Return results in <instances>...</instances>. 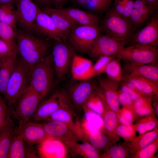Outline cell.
I'll list each match as a JSON object with an SVG mask.
<instances>
[{
    "label": "cell",
    "mask_w": 158,
    "mask_h": 158,
    "mask_svg": "<svg viewBox=\"0 0 158 158\" xmlns=\"http://www.w3.org/2000/svg\"><path fill=\"white\" fill-rule=\"evenodd\" d=\"M27 145H26L25 158L39 157L38 152L32 146Z\"/></svg>",
    "instance_id": "cell-51"
},
{
    "label": "cell",
    "mask_w": 158,
    "mask_h": 158,
    "mask_svg": "<svg viewBox=\"0 0 158 158\" xmlns=\"http://www.w3.org/2000/svg\"><path fill=\"white\" fill-rule=\"evenodd\" d=\"M83 131L85 141L91 144L98 151L104 150L114 143L102 131L96 130L89 131Z\"/></svg>",
    "instance_id": "cell-29"
},
{
    "label": "cell",
    "mask_w": 158,
    "mask_h": 158,
    "mask_svg": "<svg viewBox=\"0 0 158 158\" xmlns=\"http://www.w3.org/2000/svg\"><path fill=\"white\" fill-rule=\"evenodd\" d=\"M121 82L119 86L120 90L129 95L133 101L141 97L130 89L125 82L123 80Z\"/></svg>",
    "instance_id": "cell-48"
},
{
    "label": "cell",
    "mask_w": 158,
    "mask_h": 158,
    "mask_svg": "<svg viewBox=\"0 0 158 158\" xmlns=\"http://www.w3.org/2000/svg\"><path fill=\"white\" fill-rule=\"evenodd\" d=\"M148 5L157 10L158 0H145Z\"/></svg>",
    "instance_id": "cell-56"
},
{
    "label": "cell",
    "mask_w": 158,
    "mask_h": 158,
    "mask_svg": "<svg viewBox=\"0 0 158 158\" xmlns=\"http://www.w3.org/2000/svg\"><path fill=\"white\" fill-rule=\"evenodd\" d=\"M42 123L48 137L59 139L63 142L78 140L85 141L82 133L67 124L54 120Z\"/></svg>",
    "instance_id": "cell-12"
},
{
    "label": "cell",
    "mask_w": 158,
    "mask_h": 158,
    "mask_svg": "<svg viewBox=\"0 0 158 158\" xmlns=\"http://www.w3.org/2000/svg\"><path fill=\"white\" fill-rule=\"evenodd\" d=\"M58 9L77 25H99L100 21L99 15L78 8L70 7Z\"/></svg>",
    "instance_id": "cell-20"
},
{
    "label": "cell",
    "mask_w": 158,
    "mask_h": 158,
    "mask_svg": "<svg viewBox=\"0 0 158 158\" xmlns=\"http://www.w3.org/2000/svg\"><path fill=\"white\" fill-rule=\"evenodd\" d=\"M39 157L66 158L68 151L65 143L62 140L48 137L38 144L37 148Z\"/></svg>",
    "instance_id": "cell-17"
},
{
    "label": "cell",
    "mask_w": 158,
    "mask_h": 158,
    "mask_svg": "<svg viewBox=\"0 0 158 158\" xmlns=\"http://www.w3.org/2000/svg\"><path fill=\"white\" fill-rule=\"evenodd\" d=\"M158 127L153 130L136 136L132 140L127 144L129 153L132 156L142 149L149 145L158 137Z\"/></svg>",
    "instance_id": "cell-28"
},
{
    "label": "cell",
    "mask_w": 158,
    "mask_h": 158,
    "mask_svg": "<svg viewBox=\"0 0 158 158\" xmlns=\"http://www.w3.org/2000/svg\"><path fill=\"white\" fill-rule=\"evenodd\" d=\"M134 125H126L119 123L116 129V133L126 142L132 140L136 136Z\"/></svg>",
    "instance_id": "cell-40"
},
{
    "label": "cell",
    "mask_w": 158,
    "mask_h": 158,
    "mask_svg": "<svg viewBox=\"0 0 158 158\" xmlns=\"http://www.w3.org/2000/svg\"><path fill=\"white\" fill-rule=\"evenodd\" d=\"M92 61L75 52L71 67L72 76L75 80L81 81L94 77Z\"/></svg>",
    "instance_id": "cell-22"
},
{
    "label": "cell",
    "mask_w": 158,
    "mask_h": 158,
    "mask_svg": "<svg viewBox=\"0 0 158 158\" xmlns=\"http://www.w3.org/2000/svg\"><path fill=\"white\" fill-rule=\"evenodd\" d=\"M55 78L51 54H47L33 68L30 87L40 95L43 99L53 89Z\"/></svg>",
    "instance_id": "cell-3"
},
{
    "label": "cell",
    "mask_w": 158,
    "mask_h": 158,
    "mask_svg": "<svg viewBox=\"0 0 158 158\" xmlns=\"http://www.w3.org/2000/svg\"><path fill=\"white\" fill-rule=\"evenodd\" d=\"M157 11L148 5L142 8H133L129 20L134 33L138 29L144 25Z\"/></svg>",
    "instance_id": "cell-27"
},
{
    "label": "cell",
    "mask_w": 158,
    "mask_h": 158,
    "mask_svg": "<svg viewBox=\"0 0 158 158\" xmlns=\"http://www.w3.org/2000/svg\"><path fill=\"white\" fill-rule=\"evenodd\" d=\"M50 38L36 35L20 29L17 33V51L19 58L33 68L47 54L53 43Z\"/></svg>",
    "instance_id": "cell-1"
},
{
    "label": "cell",
    "mask_w": 158,
    "mask_h": 158,
    "mask_svg": "<svg viewBox=\"0 0 158 158\" xmlns=\"http://www.w3.org/2000/svg\"><path fill=\"white\" fill-rule=\"evenodd\" d=\"M123 74L146 79L158 86L157 63L150 64H136L126 62Z\"/></svg>",
    "instance_id": "cell-19"
},
{
    "label": "cell",
    "mask_w": 158,
    "mask_h": 158,
    "mask_svg": "<svg viewBox=\"0 0 158 158\" xmlns=\"http://www.w3.org/2000/svg\"><path fill=\"white\" fill-rule=\"evenodd\" d=\"M122 80L133 85L144 97L158 96V86L148 80L140 77L124 74Z\"/></svg>",
    "instance_id": "cell-26"
},
{
    "label": "cell",
    "mask_w": 158,
    "mask_h": 158,
    "mask_svg": "<svg viewBox=\"0 0 158 158\" xmlns=\"http://www.w3.org/2000/svg\"><path fill=\"white\" fill-rule=\"evenodd\" d=\"M0 22L7 24L14 28L18 29L15 1L0 5Z\"/></svg>",
    "instance_id": "cell-33"
},
{
    "label": "cell",
    "mask_w": 158,
    "mask_h": 158,
    "mask_svg": "<svg viewBox=\"0 0 158 158\" xmlns=\"http://www.w3.org/2000/svg\"><path fill=\"white\" fill-rule=\"evenodd\" d=\"M99 25H77L68 35L67 41L74 50L87 53L92 44L100 33Z\"/></svg>",
    "instance_id": "cell-7"
},
{
    "label": "cell",
    "mask_w": 158,
    "mask_h": 158,
    "mask_svg": "<svg viewBox=\"0 0 158 158\" xmlns=\"http://www.w3.org/2000/svg\"><path fill=\"white\" fill-rule=\"evenodd\" d=\"M113 0H90L85 10L99 15L106 12L111 8Z\"/></svg>",
    "instance_id": "cell-38"
},
{
    "label": "cell",
    "mask_w": 158,
    "mask_h": 158,
    "mask_svg": "<svg viewBox=\"0 0 158 158\" xmlns=\"http://www.w3.org/2000/svg\"><path fill=\"white\" fill-rule=\"evenodd\" d=\"M75 52L74 49L67 42L54 41L51 54L57 81L62 80L67 75L71 69Z\"/></svg>",
    "instance_id": "cell-6"
},
{
    "label": "cell",
    "mask_w": 158,
    "mask_h": 158,
    "mask_svg": "<svg viewBox=\"0 0 158 158\" xmlns=\"http://www.w3.org/2000/svg\"><path fill=\"white\" fill-rule=\"evenodd\" d=\"M61 95L59 107L47 121L54 120L63 122L74 128L83 134L81 125L68 98L66 91H61Z\"/></svg>",
    "instance_id": "cell-15"
},
{
    "label": "cell",
    "mask_w": 158,
    "mask_h": 158,
    "mask_svg": "<svg viewBox=\"0 0 158 158\" xmlns=\"http://www.w3.org/2000/svg\"><path fill=\"white\" fill-rule=\"evenodd\" d=\"M116 57L104 56L101 57L96 60L93 65L92 71L94 76L100 75L105 73L106 67L109 63Z\"/></svg>",
    "instance_id": "cell-44"
},
{
    "label": "cell",
    "mask_w": 158,
    "mask_h": 158,
    "mask_svg": "<svg viewBox=\"0 0 158 158\" xmlns=\"http://www.w3.org/2000/svg\"><path fill=\"white\" fill-rule=\"evenodd\" d=\"M61 91H56L39 104L32 118L35 121L47 120L59 107L61 102Z\"/></svg>",
    "instance_id": "cell-21"
},
{
    "label": "cell",
    "mask_w": 158,
    "mask_h": 158,
    "mask_svg": "<svg viewBox=\"0 0 158 158\" xmlns=\"http://www.w3.org/2000/svg\"><path fill=\"white\" fill-rule=\"evenodd\" d=\"M125 45L105 34L100 33L87 53L95 60L104 56L116 57Z\"/></svg>",
    "instance_id": "cell-10"
},
{
    "label": "cell",
    "mask_w": 158,
    "mask_h": 158,
    "mask_svg": "<svg viewBox=\"0 0 158 158\" xmlns=\"http://www.w3.org/2000/svg\"><path fill=\"white\" fill-rule=\"evenodd\" d=\"M155 114L145 116L134 124L140 135L153 130L158 126V120Z\"/></svg>",
    "instance_id": "cell-37"
},
{
    "label": "cell",
    "mask_w": 158,
    "mask_h": 158,
    "mask_svg": "<svg viewBox=\"0 0 158 158\" xmlns=\"http://www.w3.org/2000/svg\"><path fill=\"white\" fill-rule=\"evenodd\" d=\"M33 68L18 58L4 95L10 110L20 97L30 86Z\"/></svg>",
    "instance_id": "cell-2"
},
{
    "label": "cell",
    "mask_w": 158,
    "mask_h": 158,
    "mask_svg": "<svg viewBox=\"0 0 158 158\" xmlns=\"http://www.w3.org/2000/svg\"><path fill=\"white\" fill-rule=\"evenodd\" d=\"M41 8L51 17L56 28L67 41L70 33L77 25L57 9L51 7Z\"/></svg>",
    "instance_id": "cell-23"
},
{
    "label": "cell",
    "mask_w": 158,
    "mask_h": 158,
    "mask_svg": "<svg viewBox=\"0 0 158 158\" xmlns=\"http://www.w3.org/2000/svg\"><path fill=\"white\" fill-rule=\"evenodd\" d=\"M158 149V137L152 142L142 149L134 155L133 158H153Z\"/></svg>",
    "instance_id": "cell-42"
},
{
    "label": "cell",
    "mask_w": 158,
    "mask_h": 158,
    "mask_svg": "<svg viewBox=\"0 0 158 158\" xmlns=\"http://www.w3.org/2000/svg\"><path fill=\"white\" fill-rule=\"evenodd\" d=\"M118 99L119 104L123 107L132 109L133 101L129 95L120 89L118 91Z\"/></svg>",
    "instance_id": "cell-46"
},
{
    "label": "cell",
    "mask_w": 158,
    "mask_h": 158,
    "mask_svg": "<svg viewBox=\"0 0 158 158\" xmlns=\"http://www.w3.org/2000/svg\"><path fill=\"white\" fill-rule=\"evenodd\" d=\"M17 128L13 123L10 124L0 130V158H7Z\"/></svg>",
    "instance_id": "cell-31"
},
{
    "label": "cell",
    "mask_w": 158,
    "mask_h": 158,
    "mask_svg": "<svg viewBox=\"0 0 158 158\" xmlns=\"http://www.w3.org/2000/svg\"><path fill=\"white\" fill-rule=\"evenodd\" d=\"M120 61L117 57L111 60L108 64L105 71L107 78L119 82L122 80L123 75Z\"/></svg>",
    "instance_id": "cell-36"
},
{
    "label": "cell",
    "mask_w": 158,
    "mask_h": 158,
    "mask_svg": "<svg viewBox=\"0 0 158 158\" xmlns=\"http://www.w3.org/2000/svg\"><path fill=\"white\" fill-rule=\"evenodd\" d=\"M119 123L130 125L133 124L136 116L131 109L123 107L116 113Z\"/></svg>",
    "instance_id": "cell-43"
},
{
    "label": "cell",
    "mask_w": 158,
    "mask_h": 158,
    "mask_svg": "<svg viewBox=\"0 0 158 158\" xmlns=\"http://www.w3.org/2000/svg\"><path fill=\"white\" fill-rule=\"evenodd\" d=\"M26 143L16 132L14 135L8 152V158H25Z\"/></svg>",
    "instance_id": "cell-34"
},
{
    "label": "cell",
    "mask_w": 158,
    "mask_h": 158,
    "mask_svg": "<svg viewBox=\"0 0 158 158\" xmlns=\"http://www.w3.org/2000/svg\"><path fill=\"white\" fill-rule=\"evenodd\" d=\"M99 25L101 31L125 45L134 33L129 21L110 8Z\"/></svg>",
    "instance_id": "cell-4"
},
{
    "label": "cell",
    "mask_w": 158,
    "mask_h": 158,
    "mask_svg": "<svg viewBox=\"0 0 158 158\" xmlns=\"http://www.w3.org/2000/svg\"><path fill=\"white\" fill-rule=\"evenodd\" d=\"M103 124L102 131L107 135L112 142L115 143L119 140L118 137L116 134V128L119 124L116 113L111 110L105 109L102 117Z\"/></svg>",
    "instance_id": "cell-30"
},
{
    "label": "cell",
    "mask_w": 158,
    "mask_h": 158,
    "mask_svg": "<svg viewBox=\"0 0 158 158\" xmlns=\"http://www.w3.org/2000/svg\"><path fill=\"white\" fill-rule=\"evenodd\" d=\"M136 116H145L155 114L152 101L149 102L142 106L133 110Z\"/></svg>",
    "instance_id": "cell-45"
},
{
    "label": "cell",
    "mask_w": 158,
    "mask_h": 158,
    "mask_svg": "<svg viewBox=\"0 0 158 158\" xmlns=\"http://www.w3.org/2000/svg\"><path fill=\"white\" fill-rule=\"evenodd\" d=\"M42 100L40 95L30 86L22 95L10 110L19 124L30 121Z\"/></svg>",
    "instance_id": "cell-5"
},
{
    "label": "cell",
    "mask_w": 158,
    "mask_h": 158,
    "mask_svg": "<svg viewBox=\"0 0 158 158\" xmlns=\"http://www.w3.org/2000/svg\"><path fill=\"white\" fill-rule=\"evenodd\" d=\"M17 53L1 59L0 61V93L4 95L9 79L17 63Z\"/></svg>",
    "instance_id": "cell-24"
},
{
    "label": "cell",
    "mask_w": 158,
    "mask_h": 158,
    "mask_svg": "<svg viewBox=\"0 0 158 158\" xmlns=\"http://www.w3.org/2000/svg\"><path fill=\"white\" fill-rule=\"evenodd\" d=\"M14 1L15 0H0V5L8 4Z\"/></svg>",
    "instance_id": "cell-57"
},
{
    "label": "cell",
    "mask_w": 158,
    "mask_h": 158,
    "mask_svg": "<svg viewBox=\"0 0 158 158\" xmlns=\"http://www.w3.org/2000/svg\"><path fill=\"white\" fill-rule=\"evenodd\" d=\"M34 34L52 39L54 41L67 42L65 37L56 27L51 17L41 8L35 19Z\"/></svg>",
    "instance_id": "cell-16"
},
{
    "label": "cell",
    "mask_w": 158,
    "mask_h": 158,
    "mask_svg": "<svg viewBox=\"0 0 158 158\" xmlns=\"http://www.w3.org/2000/svg\"><path fill=\"white\" fill-rule=\"evenodd\" d=\"M90 0H70L71 2L74 6V7L79 8H84Z\"/></svg>",
    "instance_id": "cell-53"
},
{
    "label": "cell",
    "mask_w": 158,
    "mask_h": 158,
    "mask_svg": "<svg viewBox=\"0 0 158 158\" xmlns=\"http://www.w3.org/2000/svg\"><path fill=\"white\" fill-rule=\"evenodd\" d=\"M36 3L40 8L51 7V0H34Z\"/></svg>",
    "instance_id": "cell-54"
},
{
    "label": "cell",
    "mask_w": 158,
    "mask_h": 158,
    "mask_svg": "<svg viewBox=\"0 0 158 158\" xmlns=\"http://www.w3.org/2000/svg\"><path fill=\"white\" fill-rule=\"evenodd\" d=\"M17 132L27 144L33 146L38 144L49 137L42 123L31 121L19 124Z\"/></svg>",
    "instance_id": "cell-18"
},
{
    "label": "cell",
    "mask_w": 158,
    "mask_h": 158,
    "mask_svg": "<svg viewBox=\"0 0 158 158\" xmlns=\"http://www.w3.org/2000/svg\"><path fill=\"white\" fill-rule=\"evenodd\" d=\"M128 149L126 145L111 146L104 150L101 158H125L129 157Z\"/></svg>",
    "instance_id": "cell-39"
},
{
    "label": "cell",
    "mask_w": 158,
    "mask_h": 158,
    "mask_svg": "<svg viewBox=\"0 0 158 158\" xmlns=\"http://www.w3.org/2000/svg\"><path fill=\"white\" fill-rule=\"evenodd\" d=\"M116 57L134 64L155 63L158 61V49L152 47L130 45L124 47Z\"/></svg>",
    "instance_id": "cell-8"
},
{
    "label": "cell",
    "mask_w": 158,
    "mask_h": 158,
    "mask_svg": "<svg viewBox=\"0 0 158 158\" xmlns=\"http://www.w3.org/2000/svg\"><path fill=\"white\" fill-rule=\"evenodd\" d=\"M18 29L0 22V39L17 50V33Z\"/></svg>",
    "instance_id": "cell-35"
},
{
    "label": "cell",
    "mask_w": 158,
    "mask_h": 158,
    "mask_svg": "<svg viewBox=\"0 0 158 158\" xmlns=\"http://www.w3.org/2000/svg\"><path fill=\"white\" fill-rule=\"evenodd\" d=\"M82 109L85 112H93L103 117L105 111V108L97 89L88 99L83 106Z\"/></svg>",
    "instance_id": "cell-32"
},
{
    "label": "cell",
    "mask_w": 158,
    "mask_h": 158,
    "mask_svg": "<svg viewBox=\"0 0 158 158\" xmlns=\"http://www.w3.org/2000/svg\"><path fill=\"white\" fill-rule=\"evenodd\" d=\"M68 152L74 156H79L85 158H100L99 151L87 141L82 144L77 141L63 142Z\"/></svg>",
    "instance_id": "cell-25"
},
{
    "label": "cell",
    "mask_w": 158,
    "mask_h": 158,
    "mask_svg": "<svg viewBox=\"0 0 158 158\" xmlns=\"http://www.w3.org/2000/svg\"><path fill=\"white\" fill-rule=\"evenodd\" d=\"M68 0H51V7L59 9L64 7Z\"/></svg>",
    "instance_id": "cell-52"
},
{
    "label": "cell",
    "mask_w": 158,
    "mask_h": 158,
    "mask_svg": "<svg viewBox=\"0 0 158 158\" xmlns=\"http://www.w3.org/2000/svg\"><path fill=\"white\" fill-rule=\"evenodd\" d=\"M122 0L124 6V11L123 17L129 20L131 12L133 8L134 0Z\"/></svg>",
    "instance_id": "cell-49"
},
{
    "label": "cell",
    "mask_w": 158,
    "mask_h": 158,
    "mask_svg": "<svg viewBox=\"0 0 158 158\" xmlns=\"http://www.w3.org/2000/svg\"><path fill=\"white\" fill-rule=\"evenodd\" d=\"M11 114L6 101L0 93V130L5 126L13 123L11 118Z\"/></svg>",
    "instance_id": "cell-41"
},
{
    "label": "cell",
    "mask_w": 158,
    "mask_h": 158,
    "mask_svg": "<svg viewBox=\"0 0 158 158\" xmlns=\"http://www.w3.org/2000/svg\"><path fill=\"white\" fill-rule=\"evenodd\" d=\"M17 53V50L6 42L0 39V57L1 58L14 53Z\"/></svg>",
    "instance_id": "cell-47"
},
{
    "label": "cell",
    "mask_w": 158,
    "mask_h": 158,
    "mask_svg": "<svg viewBox=\"0 0 158 158\" xmlns=\"http://www.w3.org/2000/svg\"><path fill=\"white\" fill-rule=\"evenodd\" d=\"M97 91L101 98L105 109L117 112L120 109L118 99L119 82L107 77L98 78Z\"/></svg>",
    "instance_id": "cell-13"
},
{
    "label": "cell",
    "mask_w": 158,
    "mask_h": 158,
    "mask_svg": "<svg viewBox=\"0 0 158 158\" xmlns=\"http://www.w3.org/2000/svg\"><path fill=\"white\" fill-rule=\"evenodd\" d=\"M91 79L79 81L72 85L66 92L68 98L74 109L79 110L82 107L97 85Z\"/></svg>",
    "instance_id": "cell-14"
},
{
    "label": "cell",
    "mask_w": 158,
    "mask_h": 158,
    "mask_svg": "<svg viewBox=\"0 0 158 158\" xmlns=\"http://www.w3.org/2000/svg\"><path fill=\"white\" fill-rule=\"evenodd\" d=\"M15 6L20 30L34 34L35 21L40 8L34 0H15Z\"/></svg>",
    "instance_id": "cell-9"
},
{
    "label": "cell",
    "mask_w": 158,
    "mask_h": 158,
    "mask_svg": "<svg viewBox=\"0 0 158 158\" xmlns=\"http://www.w3.org/2000/svg\"><path fill=\"white\" fill-rule=\"evenodd\" d=\"M1 59V58H0V61Z\"/></svg>",
    "instance_id": "cell-58"
},
{
    "label": "cell",
    "mask_w": 158,
    "mask_h": 158,
    "mask_svg": "<svg viewBox=\"0 0 158 158\" xmlns=\"http://www.w3.org/2000/svg\"><path fill=\"white\" fill-rule=\"evenodd\" d=\"M152 104L153 106V108L154 110L155 114H156L157 117L158 116V96H153L152 98Z\"/></svg>",
    "instance_id": "cell-55"
},
{
    "label": "cell",
    "mask_w": 158,
    "mask_h": 158,
    "mask_svg": "<svg viewBox=\"0 0 158 158\" xmlns=\"http://www.w3.org/2000/svg\"><path fill=\"white\" fill-rule=\"evenodd\" d=\"M110 8L116 13L123 16L124 11L123 3L122 0H113Z\"/></svg>",
    "instance_id": "cell-50"
},
{
    "label": "cell",
    "mask_w": 158,
    "mask_h": 158,
    "mask_svg": "<svg viewBox=\"0 0 158 158\" xmlns=\"http://www.w3.org/2000/svg\"><path fill=\"white\" fill-rule=\"evenodd\" d=\"M144 26L132 35L130 45L158 48V13L156 12Z\"/></svg>",
    "instance_id": "cell-11"
}]
</instances>
